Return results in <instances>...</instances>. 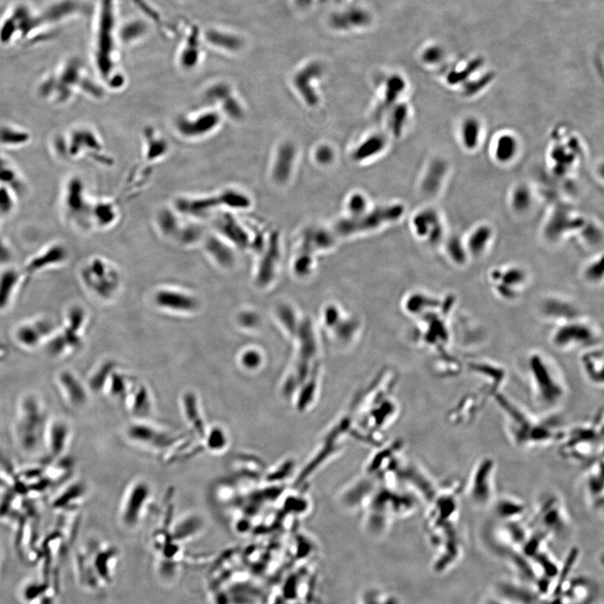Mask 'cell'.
Segmentation results:
<instances>
[{
    "mask_svg": "<svg viewBox=\"0 0 604 604\" xmlns=\"http://www.w3.org/2000/svg\"><path fill=\"white\" fill-rule=\"evenodd\" d=\"M375 16L367 6L349 3L332 11L327 26L332 32L342 36L363 34L375 26Z\"/></svg>",
    "mask_w": 604,
    "mask_h": 604,
    "instance_id": "8992f818",
    "label": "cell"
},
{
    "mask_svg": "<svg viewBox=\"0 0 604 604\" xmlns=\"http://www.w3.org/2000/svg\"><path fill=\"white\" fill-rule=\"evenodd\" d=\"M118 212L116 207L109 201H104L98 204L93 210L91 216L93 224H95L100 227L106 228L112 225L116 221Z\"/></svg>",
    "mask_w": 604,
    "mask_h": 604,
    "instance_id": "f35d334b",
    "label": "cell"
},
{
    "mask_svg": "<svg viewBox=\"0 0 604 604\" xmlns=\"http://www.w3.org/2000/svg\"><path fill=\"white\" fill-rule=\"evenodd\" d=\"M84 495V487L80 483H75L65 488V490L59 495V498L53 501V506L64 509L72 506L71 501L77 503Z\"/></svg>",
    "mask_w": 604,
    "mask_h": 604,
    "instance_id": "b9f144b4",
    "label": "cell"
},
{
    "mask_svg": "<svg viewBox=\"0 0 604 604\" xmlns=\"http://www.w3.org/2000/svg\"><path fill=\"white\" fill-rule=\"evenodd\" d=\"M47 350L53 357L68 355L84 343L83 334L64 327L61 331H55L48 340Z\"/></svg>",
    "mask_w": 604,
    "mask_h": 604,
    "instance_id": "ffe728a7",
    "label": "cell"
},
{
    "mask_svg": "<svg viewBox=\"0 0 604 604\" xmlns=\"http://www.w3.org/2000/svg\"><path fill=\"white\" fill-rule=\"evenodd\" d=\"M386 139L383 135L376 134L369 137L353 152V159L363 160L371 158L384 150Z\"/></svg>",
    "mask_w": 604,
    "mask_h": 604,
    "instance_id": "74e56055",
    "label": "cell"
},
{
    "mask_svg": "<svg viewBox=\"0 0 604 604\" xmlns=\"http://www.w3.org/2000/svg\"><path fill=\"white\" fill-rule=\"evenodd\" d=\"M56 331L54 323L48 318H40L22 324L15 336L20 346L31 349L38 346Z\"/></svg>",
    "mask_w": 604,
    "mask_h": 604,
    "instance_id": "9a60e30c",
    "label": "cell"
},
{
    "mask_svg": "<svg viewBox=\"0 0 604 604\" xmlns=\"http://www.w3.org/2000/svg\"><path fill=\"white\" fill-rule=\"evenodd\" d=\"M446 256L451 264L462 267L470 261L463 240L458 237H451L446 244Z\"/></svg>",
    "mask_w": 604,
    "mask_h": 604,
    "instance_id": "8d00e7d4",
    "label": "cell"
},
{
    "mask_svg": "<svg viewBox=\"0 0 604 604\" xmlns=\"http://www.w3.org/2000/svg\"><path fill=\"white\" fill-rule=\"evenodd\" d=\"M56 384L69 408L78 409L87 404L88 389L75 373L69 371L60 372L56 378Z\"/></svg>",
    "mask_w": 604,
    "mask_h": 604,
    "instance_id": "2e32d148",
    "label": "cell"
},
{
    "mask_svg": "<svg viewBox=\"0 0 604 604\" xmlns=\"http://www.w3.org/2000/svg\"><path fill=\"white\" fill-rule=\"evenodd\" d=\"M155 305L163 310L176 313H193L200 303L194 295L176 289H162L155 295Z\"/></svg>",
    "mask_w": 604,
    "mask_h": 604,
    "instance_id": "4fadbf2b",
    "label": "cell"
},
{
    "mask_svg": "<svg viewBox=\"0 0 604 604\" xmlns=\"http://www.w3.org/2000/svg\"><path fill=\"white\" fill-rule=\"evenodd\" d=\"M145 156L147 160L162 159L166 155L169 146L165 139L156 134L155 131H147L146 135Z\"/></svg>",
    "mask_w": 604,
    "mask_h": 604,
    "instance_id": "d590c367",
    "label": "cell"
},
{
    "mask_svg": "<svg viewBox=\"0 0 604 604\" xmlns=\"http://www.w3.org/2000/svg\"><path fill=\"white\" fill-rule=\"evenodd\" d=\"M114 371V364L111 362H106L105 364L101 365L95 373H93L91 379L89 380V389L93 392H100L102 388L106 386L109 380L111 375Z\"/></svg>",
    "mask_w": 604,
    "mask_h": 604,
    "instance_id": "7bdbcfd3",
    "label": "cell"
},
{
    "mask_svg": "<svg viewBox=\"0 0 604 604\" xmlns=\"http://www.w3.org/2000/svg\"><path fill=\"white\" fill-rule=\"evenodd\" d=\"M48 419L42 401L35 394H26L20 400L13 423V435L23 453L34 454L43 446Z\"/></svg>",
    "mask_w": 604,
    "mask_h": 604,
    "instance_id": "7a4b0ae2",
    "label": "cell"
},
{
    "mask_svg": "<svg viewBox=\"0 0 604 604\" xmlns=\"http://www.w3.org/2000/svg\"><path fill=\"white\" fill-rule=\"evenodd\" d=\"M495 463L491 458H483L476 464L468 481V498L478 506H486L495 495Z\"/></svg>",
    "mask_w": 604,
    "mask_h": 604,
    "instance_id": "8fae6325",
    "label": "cell"
},
{
    "mask_svg": "<svg viewBox=\"0 0 604 604\" xmlns=\"http://www.w3.org/2000/svg\"><path fill=\"white\" fill-rule=\"evenodd\" d=\"M385 104H392L394 100H397L398 96L402 92H404L405 88V83L404 78L400 75L390 76L387 79V84L385 86Z\"/></svg>",
    "mask_w": 604,
    "mask_h": 604,
    "instance_id": "ee69618b",
    "label": "cell"
},
{
    "mask_svg": "<svg viewBox=\"0 0 604 604\" xmlns=\"http://www.w3.org/2000/svg\"><path fill=\"white\" fill-rule=\"evenodd\" d=\"M82 281L89 291L102 299H110L121 286V277L114 267L101 258H93L81 272Z\"/></svg>",
    "mask_w": 604,
    "mask_h": 604,
    "instance_id": "ba28073f",
    "label": "cell"
},
{
    "mask_svg": "<svg viewBox=\"0 0 604 604\" xmlns=\"http://www.w3.org/2000/svg\"><path fill=\"white\" fill-rule=\"evenodd\" d=\"M443 168L442 166L440 167L439 162H435L431 165L430 169L427 171L424 179V185H423L427 192L433 193L437 190V187L441 183Z\"/></svg>",
    "mask_w": 604,
    "mask_h": 604,
    "instance_id": "bcb514c9",
    "label": "cell"
},
{
    "mask_svg": "<svg viewBox=\"0 0 604 604\" xmlns=\"http://www.w3.org/2000/svg\"><path fill=\"white\" fill-rule=\"evenodd\" d=\"M316 160H318L320 164H323V165H327V164H330L332 160H334V150H332L330 147H320L319 149L316 150Z\"/></svg>",
    "mask_w": 604,
    "mask_h": 604,
    "instance_id": "681fc988",
    "label": "cell"
},
{
    "mask_svg": "<svg viewBox=\"0 0 604 604\" xmlns=\"http://www.w3.org/2000/svg\"><path fill=\"white\" fill-rule=\"evenodd\" d=\"M417 227L420 229L422 236L430 238L434 243L441 240L443 235V225L437 213L433 210H427L419 213L415 220Z\"/></svg>",
    "mask_w": 604,
    "mask_h": 604,
    "instance_id": "83f0119b",
    "label": "cell"
},
{
    "mask_svg": "<svg viewBox=\"0 0 604 604\" xmlns=\"http://www.w3.org/2000/svg\"><path fill=\"white\" fill-rule=\"evenodd\" d=\"M527 369L532 396L538 408L550 410L561 404L566 396L565 382L548 357L539 353L529 355Z\"/></svg>",
    "mask_w": 604,
    "mask_h": 604,
    "instance_id": "3957f363",
    "label": "cell"
},
{
    "mask_svg": "<svg viewBox=\"0 0 604 604\" xmlns=\"http://www.w3.org/2000/svg\"><path fill=\"white\" fill-rule=\"evenodd\" d=\"M251 199L244 191L229 187L209 194L184 196L176 199L174 210L179 215L191 217H204L222 209L242 210L251 205Z\"/></svg>",
    "mask_w": 604,
    "mask_h": 604,
    "instance_id": "5b68a950",
    "label": "cell"
},
{
    "mask_svg": "<svg viewBox=\"0 0 604 604\" xmlns=\"http://www.w3.org/2000/svg\"><path fill=\"white\" fill-rule=\"evenodd\" d=\"M13 250L7 242L0 238V265H7L13 258Z\"/></svg>",
    "mask_w": 604,
    "mask_h": 604,
    "instance_id": "f907efd6",
    "label": "cell"
},
{
    "mask_svg": "<svg viewBox=\"0 0 604 604\" xmlns=\"http://www.w3.org/2000/svg\"><path fill=\"white\" fill-rule=\"evenodd\" d=\"M408 110L405 105H398L392 116V130L394 135H400L403 127L408 121Z\"/></svg>",
    "mask_w": 604,
    "mask_h": 604,
    "instance_id": "c3c4849f",
    "label": "cell"
},
{
    "mask_svg": "<svg viewBox=\"0 0 604 604\" xmlns=\"http://www.w3.org/2000/svg\"><path fill=\"white\" fill-rule=\"evenodd\" d=\"M88 322L87 312L83 307L73 306L70 307L65 316V326L70 330L83 334L86 324Z\"/></svg>",
    "mask_w": 604,
    "mask_h": 604,
    "instance_id": "60d3db41",
    "label": "cell"
},
{
    "mask_svg": "<svg viewBox=\"0 0 604 604\" xmlns=\"http://www.w3.org/2000/svg\"><path fill=\"white\" fill-rule=\"evenodd\" d=\"M295 156L297 150L293 144L285 143L279 147L272 167L274 183L284 184L288 180L293 171Z\"/></svg>",
    "mask_w": 604,
    "mask_h": 604,
    "instance_id": "cb8c5ba5",
    "label": "cell"
},
{
    "mask_svg": "<svg viewBox=\"0 0 604 604\" xmlns=\"http://www.w3.org/2000/svg\"><path fill=\"white\" fill-rule=\"evenodd\" d=\"M20 279L22 274L15 269H7L0 274V311L6 310L10 305Z\"/></svg>",
    "mask_w": 604,
    "mask_h": 604,
    "instance_id": "f546056e",
    "label": "cell"
},
{
    "mask_svg": "<svg viewBox=\"0 0 604 604\" xmlns=\"http://www.w3.org/2000/svg\"><path fill=\"white\" fill-rule=\"evenodd\" d=\"M70 428L61 419H48L45 430L43 446L52 459L63 457L70 442Z\"/></svg>",
    "mask_w": 604,
    "mask_h": 604,
    "instance_id": "e0dca14e",
    "label": "cell"
},
{
    "mask_svg": "<svg viewBox=\"0 0 604 604\" xmlns=\"http://www.w3.org/2000/svg\"><path fill=\"white\" fill-rule=\"evenodd\" d=\"M68 249L61 244H53L36 254L24 266V271L27 275H32L43 270L59 266L68 261Z\"/></svg>",
    "mask_w": 604,
    "mask_h": 604,
    "instance_id": "ac0fdd59",
    "label": "cell"
},
{
    "mask_svg": "<svg viewBox=\"0 0 604 604\" xmlns=\"http://www.w3.org/2000/svg\"><path fill=\"white\" fill-rule=\"evenodd\" d=\"M495 511L498 517L508 521H513L525 517L527 509H525V505L517 499L504 497L495 504Z\"/></svg>",
    "mask_w": 604,
    "mask_h": 604,
    "instance_id": "e575fe53",
    "label": "cell"
},
{
    "mask_svg": "<svg viewBox=\"0 0 604 604\" xmlns=\"http://www.w3.org/2000/svg\"><path fill=\"white\" fill-rule=\"evenodd\" d=\"M5 355H6V351H5V349H3V348L1 347V345H0V360H1L2 357H3V356H5Z\"/></svg>",
    "mask_w": 604,
    "mask_h": 604,
    "instance_id": "f5cc1de1",
    "label": "cell"
},
{
    "mask_svg": "<svg viewBox=\"0 0 604 604\" xmlns=\"http://www.w3.org/2000/svg\"><path fill=\"white\" fill-rule=\"evenodd\" d=\"M227 241L215 236L209 237L205 244L207 252L217 265L228 269L233 267L235 262V256Z\"/></svg>",
    "mask_w": 604,
    "mask_h": 604,
    "instance_id": "4316f807",
    "label": "cell"
},
{
    "mask_svg": "<svg viewBox=\"0 0 604 604\" xmlns=\"http://www.w3.org/2000/svg\"><path fill=\"white\" fill-rule=\"evenodd\" d=\"M519 150V143L516 137L511 134H501L496 139L494 148V155L500 163L511 162Z\"/></svg>",
    "mask_w": 604,
    "mask_h": 604,
    "instance_id": "1f68e13d",
    "label": "cell"
},
{
    "mask_svg": "<svg viewBox=\"0 0 604 604\" xmlns=\"http://www.w3.org/2000/svg\"><path fill=\"white\" fill-rule=\"evenodd\" d=\"M217 229L229 244L245 247L248 244V236L242 224L231 212L225 211L216 222Z\"/></svg>",
    "mask_w": 604,
    "mask_h": 604,
    "instance_id": "603a6c76",
    "label": "cell"
},
{
    "mask_svg": "<svg viewBox=\"0 0 604 604\" xmlns=\"http://www.w3.org/2000/svg\"><path fill=\"white\" fill-rule=\"evenodd\" d=\"M208 449L211 451H223L228 445V437L220 427H213L209 431L207 437Z\"/></svg>",
    "mask_w": 604,
    "mask_h": 604,
    "instance_id": "7dc6e473",
    "label": "cell"
},
{
    "mask_svg": "<svg viewBox=\"0 0 604 604\" xmlns=\"http://www.w3.org/2000/svg\"><path fill=\"white\" fill-rule=\"evenodd\" d=\"M495 233L491 226L480 224L468 234L464 244L470 260H479L490 251Z\"/></svg>",
    "mask_w": 604,
    "mask_h": 604,
    "instance_id": "d6986e66",
    "label": "cell"
},
{
    "mask_svg": "<svg viewBox=\"0 0 604 604\" xmlns=\"http://www.w3.org/2000/svg\"><path fill=\"white\" fill-rule=\"evenodd\" d=\"M488 281L497 297L513 302L521 297L529 283V275L519 265L496 267L488 273Z\"/></svg>",
    "mask_w": 604,
    "mask_h": 604,
    "instance_id": "30bf717a",
    "label": "cell"
},
{
    "mask_svg": "<svg viewBox=\"0 0 604 604\" xmlns=\"http://www.w3.org/2000/svg\"><path fill=\"white\" fill-rule=\"evenodd\" d=\"M495 397L505 417L509 435L517 447L532 449L561 442L565 431L557 426L532 416L502 394Z\"/></svg>",
    "mask_w": 604,
    "mask_h": 604,
    "instance_id": "6da1fadb",
    "label": "cell"
},
{
    "mask_svg": "<svg viewBox=\"0 0 604 604\" xmlns=\"http://www.w3.org/2000/svg\"><path fill=\"white\" fill-rule=\"evenodd\" d=\"M586 350L587 352L584 353L581 359L583 373L591 384L603 386V350L596 348V346L587 348Z\"/></svg>",
    "mask_w": 604,
    "mask_h": 604,
    "instance_id": "d4e9b609",
    "label": "cell"
},
{
    "mask_svg": "<svg viewBox=\"0 0 604 604\" xmlns=\"http://www.w3.org/2000/svg\"><path fill=\"white\" fill-rule=\"evenodd\" d=\"M598 334L593 326L580 319L559 323L552 334L550 342L561 351L597 346Z\"/></svg>",
    "mask_w": 604,
    "mask_h": 604,
    "instance_id": "9c48e42d",
    "label": "cell"
},
{
    "mask_svg": "<svg viewBox=\"0 0 604 604\" xmlns=\"http://www.w3.org/2000/svg\"><path fill=\"white\" fill-rule=\"evenodd\" d=\"M542 311L548 318L560 320L559 323L578 319L577 308L561 299H548L543 303Z\"/></svg>",
    "mask_w": 604,
    "mask_h": 604,
    "instance_id": "4dcf8cb0",
    "label": "cell"
},
{
    "mask_svg": "<svg viewBox=\"0 0 604 604\" xmlns=\"http://www.w3.org/2000/svg\"><path fill=\"white\" fill-rule=\"evenodd\" d=\"M564 511V508L557 497H550L542 502L541 507L536 511V521L540 522L541 525H545L546 527L557 525L560 522L562 523L564 517H566Z\"/></svg>",
    "mask_w": 604,
    "mask_h": 604,
    "instance_id": "f1b7e54d",
    "label": "cell"
},
{
    "mask_svg": "<svg viewBox=\"0 0 604 604\" xmlns=\"http://www.w3.org/2000/svg\"><path fill=\"white\" fill-rule=\"evenodd\" d=\"M157 225L164 235L178 240L186 226L180 224L178 215L170 209H162L158 213Z\"/></svg>",
    "mask_w": 604,
    "mask_h": 604,
    "instance_id": "836d02e7",
    "label": "cell"
},
{
    "mask_svg": "<svg viewBox=\"0 0 604 604\" xmlns=\"http://www.w3.org/2000/svg\"><path fill=\"white\" fill-rule=\"evenodd\" d=\"M483 406L479 403V398L474 396L464 398L449 414L450 421L454 425H468L475 420Z\"/></svg>",
    "mask_w": 604,
    "mask_h": 604,
    "instance_id": "484cf974",
    "label": "cell"
},
{
    "mask_svg": "<svg viewBox=\"0 0 604 604\" xmlns=\"http://www.w3.org/2000/svg\"><path fill=\"white\" fill-rule=\"evenodd\" d=\"M223 115L212 107L180 115L176 119V134L186 141H197L215 134L223 123Z\"/></svg>",
    "mask_w": 604,
    "mask_h": 604,
    "instance_id": "52a82bcc",
    "label": "cell"
},
{
    "mask_svg": "<svg viewBox=\"0 0 604 604\" xmlns=\"http://www.w3.org/2000/svg\"><path fill=\"white\" fill-rule=\"evenodd\" d=\"M258 355L256 353L253 351H246L241 356V363L246 368H252L256 366L258 363Z\"/></svg>",
    "mask_w": 604,
    "mask_h": 604,
    "instance_id": "816d5d0a",
    "label": "cell"
},
{
    "mask_svg": "<svg viewBox=\"0 0 604 604\" xmlns=\"http://www.w3.org/2000/svg\"><path fill=\"white\" fill-rule=\"evenodd\" d=\"M205 96L210 106L224 117H229L235 122L242 121L245 116L243 102L232 86L226 83L212 84L206 90Z\"/></svg>",
    "mask_w": 604,
    "mask_h": 604,
    "instance_id": "7c38bea8",
    "label": "cell"
},
{
    "mask_svg": "<svg viewBox=\"0 0 604 604\" xmlns=\"http://www.w3.org/2000/svg\"><path fill=\"white\" fill-rule=\"evenodd\" d=\"M150 490L146 483L139 482L130 488L123 505L122 517L127 525H134L141 517L146 501L149 499Z\"/></svg>",
    "mask_w": 604,
    "mask_h": 604,
    "instance_id": "44dd1931",
    "label": "cell"
},
{
    "mask_svg": "<svg viewBox=\"0 0 604 604\" xmlns=\"http://www.w3.org/2000/svg\"><path fill=\"white\" fill-rule=\"evenodd\" d=\"M582 275L587 283L590 285L597 286L602 283L603 279V256H599L593 258L582 269Z\"/></svg>",
    "mask_w": 604,
    "mask_h": 604,
    "instance_id": "ab89813d",
    "label": "cell"
},
{
    "mask_svg": "<svg viewBox=\"0 0 604 604\" xmlns=\"http://www.w3.org/2000/svg\"><path fill=\"white\" fill-rule=\"evenodd\" d=\"M532 204V196L527 188L518 187L512 197V207L517 212H525L529 210Z\"/></svg>",
    "mask_w": 604,
    "mask_h": 604,
    "instance_id": "f6af8a7d",
    "label": "cell"
},
{
    "mask_svg": "<svg viewBox=\"0 0 604 604\" xmlns=\"http://www.w3.org/2000/svg\"><path fill=\"white\" fill-rule=\"evenodd\" d=\"M324 73V65L319 60H311L304 64L295 73L293 77L294 87L301 93L304 102L307 105L314 107L318 104V94H315L311 83L313 79H319Z\"/></svg>",
    "mask_w": 604,
    "mask_h": 604,
    "instance_id": "5bb4252c",
    "label": "cell"
},
{
    "mask_svg": "<svg viewBox=\"0 0 604 604\" xmlns=\"http://www.w3.org/2000/svg\"><path fill=\"white\" fill-rule=\"evenodd\" d=\"M482 135V125L475 117H467L462 123L460 137L464 148L468 150L476 149Z\"/></svg>",
    "mask_w": 604,
    "mask_h": 604,
    "instance_id": "d6a6232c",
    "label": "cell"
},
{
    "mask_svg": "<svg viewBox=\"0 0 604 604\" xmlns=\"http://www.w3.org/2000/svg\"><path fill=\"white\" fill-rule=\"evenodd\" d=\"M561 442V454L570 461L587 466L603 458V410L589 424L576 426L568 433L565 431Z\"/></svg>",
    "mask_w": 604,
    "mask_h": 604,
    "instance_id": "277c9868",
    "label": "cell"
},
{
    "mask_svg": "<svg viewBox=\"0 0 604 604\" xmlns=\"http://www.w3.org/2000/svg\"><path fill=\"white\" fill-rule=\"evenodd\" d=\"M586 490L591 506L602 511L603 507V458L587 465Z\"/></svg>",
    "mask_w": 604,
    "mask_h": 604,
    "instance_id": "7402d4cb",
    "label": "cell"
}]
</instances>
